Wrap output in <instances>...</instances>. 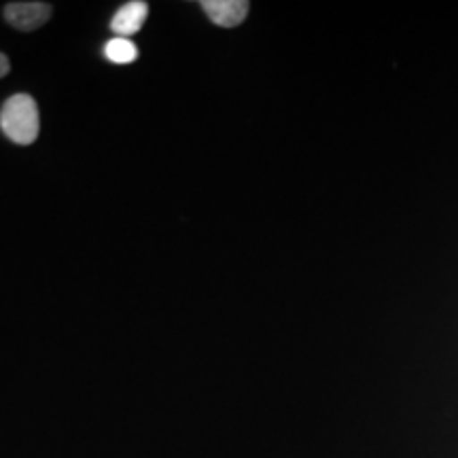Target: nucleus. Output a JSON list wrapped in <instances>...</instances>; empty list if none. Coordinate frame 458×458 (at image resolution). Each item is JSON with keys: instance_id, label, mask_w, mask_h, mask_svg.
<instances>
[{"instance_id": "nucleus-1", "label": "nucleus", "mask_w": 458, "mask_h": 458, "mask_svg": "<svg viewBox=\"0 0 458 458\" xmlns=\"http://www.w3.org/2000/svg\"><path fill=\"white\" fill-rule=\"evenodd\" d=\"M0 128L15 145H32L41 130L38 106L32 96L15 94L0 108Z\"/></svg>"}, {"instance_id": "nucleus-3", "label": "nucleus", "mask_w": 458, "mask_h": 458, "mask_svg": "<svg viewBox=\"0 0 458 458\" xmlns=\"http://www.w3.org/2000/svg\"><path fill=\"white\" fill-rule=\"evenodd\" d=\"M199 7L204 9L210 21L221 28H236L249 15V3L244 0H202Z\"/></svg>"}, {"instance_id": "nucleus-6", "label": "nucleus", "mask_w": 458, "mask_h": 458, "mask_svg": "<svg viewBox=\"0 0 458 458\" xmlns=\"http://www.w3.org/2000/svg\"><path fill=\"white\" fill-rule=\"evenodd\" d=\"M11 71V62H9V57L4 55V54H0V79L4 77V74H7Z\"/></svg>"}, {"instance_id": "nucleus-2", "label": "nucleus", "mask_w": 458, "mask_h": 458, "mask_svg": "<svg viewBox=\"0 0 458 458\" xmlns=\"http://www.w3.org/2000/svg\"><path fill=\"white\" fill-rule=\"evenodd\" d=\"M51 17L47 3H9L4 7V20L21 32H30L41 28Z\"/></svg>"}, {"instance_id": "nucleus-5", "label": "nucleus", "mask_w": 458, "mask_h": 458, "mask_svg": "<svg viewBox=\"0 0 458 458\" xmlns=\"http://www.w3.org/2000/svg\"><path fill=\"white\" fill-rule=\"evenodd\" d=\"M105 55L113 64H131L139 57V49H136V45L130 38L114 37L105 45Z\"/></svg>"}, {"instance_id": "nucleus-4", "label": "nucleus", "mask_w": 458, "mask_h": 458, "mask_svg": "<svg viewBox=\"0 0 458 458\" xmlns=\"http://www.w3.org/2000/svg\"><path fill=\"white\" fill-rule=\"evenodd\" d=\"M148 17V4L142 0H131L125 3L111 20V30L117 34L119 38H130L131 34H136L142 28V24Z\"/></svg>"}]
</instances>
